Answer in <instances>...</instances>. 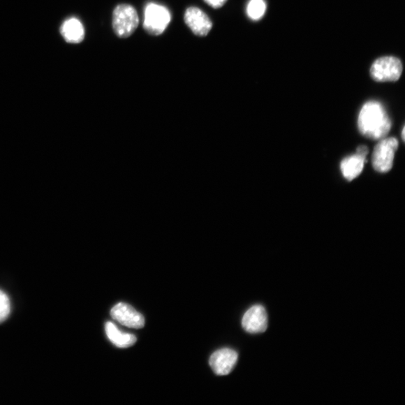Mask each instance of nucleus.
<instances>
[{"label":"nucleus","instance_id":"f257e3e1","mask_svg":"<svg viewBox=\"0 0 405 405\" xmlns=\"http://www.w3.org/2000/svg\"><path fill=\"white\" fill-rule=\"evenodd\" d=\"M358 127L364 136L379 140L390 133L391 121L383 106L378 101H371L364 104L360 110Z\"/></svg>","mask_w":405,"mask_h":405},{"label":"nucleus","instance_id":"f03ea898","mask_svg":"<svg viewBox=\"0 0 405 405\" xmlns=\"http://www.w3.org/2000/svg\"><path fill=\"white\" fill-rule=\"evenodd\" d=\"M112 24L114 31L119 38H128L135 32L139 25L136 9L128 4L117 6L113 13Z\"/></svg>","mask_w":405,"mask_h":405},{"label":"nucleus","instance_id":"7ed1b4c3","mask_svg":"<svg viewBox=\"0 0 405 405\" xmlns=\"http://www.w3.org/2000/svg\"><path fill=\"white\" fill-rule=\"evenodd\" d=\"M171 22L169 10L161 5L150 3L145 10L144 28L152 36H159L165 31Z\"/></svg>","mask_w":405,"mask_h":405},{"label":"nucleus","instance_id":"20e7f679","mask_svg":"<svg viewBox=\"0 0 405 405\" xmlns=\"http://www.w3.org/2000/svg\"><path fill=\"white\" fill-rule=\"evenodd\" d=\"M402 64L395 57H383L374 61L370 69L371 78L378 82H395L402 74Z\"/></svg>","mask_w":405,"mask_h":405},{"label":"nucleus","instance_id":"39448f33","mask_svg":"<svg viewBox=\"0 0 405 405\" xmlns=\"http://www.w3.org/2000/svg\"><path fill=\"white\" fill-rule=\"evenodd\" d=\"M398 140L394 138H384L374 147L372 165L380 173H387L393 165L395 154L398 149Z\"/></svg>","mask_w":405,"mask_h":405},{"label":"nucleus","instance_id":"423d86ee","mask_svg":"<svg viewBox=\"0 0 405 405\" xmlns=\"http://www.w3.org/2000/svg\"><path fill=\"white\" fill-rule=\"evenodd\" d=\"M111 317L124 326L140 329L145 327L143 316L126 303L119 302L110 311Z\"/></svg>","mask_w":405,"mask_h":405},{"label":"nucleus","instance_id":"0eeeda50","mask_svg":"<svg viewBox=\"0 0 405 405\" xmlns=\"http://www.w3.org/2000/svg\"><path fill=\"white\" fill-rule=\"evenodd\" d=\"M238 360L237 353L232 349H221L212 354L209 366L217 376H227L230 374Z\"/></svg>","mask_w":405,"mask_h":405},{"label":"nucleus","instance_id":"6e6552de","mask_svg":"<svg viewBox=\"0 0 405 405\" xmlns=\"http://www.w3.org/2000/svg\"><path fill=\"white\" fill-rule=\"evenodd\" d=\"M184 20L192 33L200 37L207 36L212 28V20L208 15L197 7L186 9Z\"/></svg>","mask_w":405,"mask_h":405},{"label":"nucleus","instance_id":"1a4fd4ad","mask_svg":"<svg viewBox=\"0 0 405 405\" xmlns=\"http://www.w3.org/2000/svg\"><path fill=\"white\" fill-rule=\"evenodd\" d=\"M242 325L247 332H265L268 327V316L265 307L256 305L250 308L242 318Z\"/></svg>","mask_w":405,"mask_h":405},{"label":"nucleus","instance_id":"9d476101","mask_svg":"<svg viewBox=\"0 0 405 405\" xmlns=\"http://www.w3.org/2000/svg\"><path fill=\"white\" fill-rule=\"evenodd\" d=\"M60 33L68 43L78 44L84 38L85 31L82 23L76 17L65 20L61 26Z\"/></svg>","mask_w":405,"mask_h":405},{"label":"nucleus","instance_id":"9b49d317","mask_svg":"<svg viewBox=\"0 0 405 405\" xmlns=\"http://www.w3.org/2000/svg\"><path fill=\"white\" fill-rule=\"evenodd\" d=\"M367 158L356 154L347 157L341 161V170L344 178L351 181L362 173Z\"/></svg>","mask_w":405,"mask_h":405},{"label":"nucleus","instance_id":"f8f14e48","mask_svg":"<svg viewBox=\"0 0 405 405\" xmlns=\"http://www.w3.org/2000/svg\"><path fill=\"white\" fill-rule=\"evenodd\" d=\"M105 331L109 340L118 348H129L137 341V338L133 334L121 332L113 323H106Z\"/></svg>","mask_w":405,"mask_h":405},{"label":"nucleus","instance_id":"ddd939ff","mask_svg":"<svg viewBox=\"0 0 405 405\" xmlns=\"http://www.w3.org/2000/svg\"><path fill=\"white\" fill-rule=\"evenodd\" d=\"M267 5L265 0H250L246 12L252 20H259L265 15Z\"/></svg>","mask_w":405,"mask_h":405},{"label":"nucleus","instance_id":"4468645a","mask_svg":"<svg viewBox=\"0 0 405 405\" xmlns=\"http://www.w3.org/2000/svg\"><path fill=\"white\" fill-rule=\"evenodd\" d=\"M11 312V303L6 293L0 290V323L4 322Z\"/></svg>","mask_w":405,"mask_h":405},{"label":"nucleus","instance_id":"2eb2a0df","mask_svg":"<svg viewBox=\"0 0 405 405\" xmlns=\"http://www.w3.org/2000/svg\"><path fill=\"white\" fill-rule=\"evenodd\" d=\"M204 1L212 8L218 9L224 6L228 0H204Z\"/></svg>","mask_w":405,"mask_h":405},{"label":"nucleus","instance_id":"dca6fc26","mask_svg":"<svg viewBox=\"0 0 405 405\" xmlns=\"http://www.w3.org/2000/svg\"><path fill=\"white\" fill-rule=\"evenodd\" d=\"M357 154L367 158L369 154V149L366 146H360L357 149Z\"/></svg>","mask_w":405,"mask_h":405},{"label":"nucleus","instance_id":"f3484780","mask_svg":"<svg viewBox=\"0 0 405 405\" xmlns=\"http://www.w3.org/2000/svg\"><path fill=\"white\" fill-rule=\"evenodd\" d=\"M402 136L403 140H404V128H403Z\"/></svg>","mask_w":405,"mask_h":405}]
</instances>
